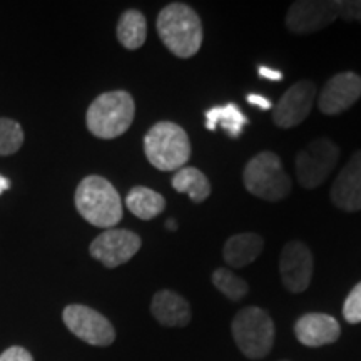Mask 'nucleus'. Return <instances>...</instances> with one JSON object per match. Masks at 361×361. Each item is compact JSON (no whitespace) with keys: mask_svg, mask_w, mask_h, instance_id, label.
Instances as JSON below:
<instances>
[{"mask_svg":"<svg viewBox=\"0 0 361 361\" xmlns=\"http://www.w3.org/2000/svg\"><path fill=\"white\" fill-rule=\"evenodd\" d=\"M157 34L176 57L189 59L200 52L202 24L192 7L183 2L166 6L157 16Z\"/></svg>","mask_w":361,"mask_h":361,"instance_id":"1","label":"nucleus"},{"mask_svg":"<svg viewBox=\"0 0 361 361\" xmlns=\"http://www.w3.org/2000/svg\"><path fill=\"white\" fill-rule=\"evenodd\" d=\"M75 207L92 226L112 229L123 219V201L119 192L101 176H87L75 191Z\"/></svg>","mask_w":361,"mask_h":361,"instance_id":"2","label":"nucleus"},{"mask_svg":"<svg viewBox=\"0 0 361 361\" xmlns=\"http://www.w3.org/2000/svg\"><path fill=\"white\" fill-rule=\"evenodd\" d=\"M135 116L134 99L126 90L104 92L89 106L85 123L90 134L99 139H116L133 124Z\"/></svg>","mask_w":361,"mask_h":361,"instance_id":"3","label":"nucleus"},{"mask_svg":"<svg viewBox=\"0 0 361 361\" xmlns=\"http://www.w3.org/2000/svg\"><path fill=\"white\" fill-rule=\"evenodd\" d=\"M147 161L159 171H179L191 157V141L180 126L162 121L149 129L144 139Z\"/></svg>","mask_w":361,"mask_h":361,"instance_id":"4","label":"nucleus"},{"mask_svg":"<svg viewBox=\"0 0 361 361\" xmlns=\"http://www.w3.org/2000/svg\"><path fill=\"white\" fill-rule=\"evenodd\" d=\"M245 188L264 201H281L291 192V179L284 173L281 159L271 151L256 154L243 173Z\"/></svg>","mask_w":361,"mask_h":361,"instance_id":"5","label":"nucleus"},{"mask_svg":"<svg viewBox=\"0 0 361 361\" xmlns=\"http://www.w3.org/2000/svg\"><path fill=\"white\" fill-rule=\"evenodd\" d=\"M231 331L239 351L250 360L264 358L274 345V323L268 311L247 306L234 316Z\"/></svg>","mask_w":361,"mask_h":361,"instance_id":"6","label":"nucleus"},{"mask_svg":"<svg viewBox=\"0 0 361 361\" xmlns=\"http://www.w3.org/2000/svg\"><path fill=\"white\" fill-rule=\"evenodd\" d=\"M338 159H340V147L335 142L326 137L314 139L296 156L298 183L306 189L318 188L335 169Z\"/></svg>","mask_w":361,"mask_h":361,"instance_id":"7","label":"nucleus"},{"mask_svg":"<svg viewBox=\"0 0 361 361\" xmlns=\"http://www.w3.org/2000/svg\"><path fill=\"white\" fill-rule=\"evenodd\" d=\"M67 329L92 346H111L116 340V329L106 316L84 305H69L62 313Z\"/></svg>","mask_w":361,"mask_h":361,"instance_id":"8","label":"nucleus"},{"mask_svg":"<svg viewBox=\"0 0 361 361\" xmlns=\"http://www.w3.org/2000/svg\"><path fill=\"white\" fill-rule=\"evenodd\" d=\"M141 238L133 231L107 229L94 239L90 245V255L106 268H117L134 258V255L141 250Z\"/></svg>","mask_w":361,"mask_h":361,"instance_id":"9","label":"nucleus"},{"mask_svg":"<svg viewBox=\"0 0 361 361\" xmlns=\"http://www.w3.org/2000/svg\"><path fill=\"white\" fill-rule=\"evenodd\" d=\"M316 94V85L311 80L293 84L281 99L273 106V121L278 128L291 129L301 124L310 116Z\"/></svg>","mask_w":361,"mask_h":361,"instance_id":"10","label":"nucleus"},{"mask_svg":"<svg viewBox=\"0 0 361 361\" xmlns=\"http://www.w3.org/2000/svg\"><path fill=\"white\" fill-rule=\"evenodd\" d=\"M279 274L288 291L303 293L308 290L313 276V255L301 241H290L283 247L279 258Z\"/></svg>","mask_w":361,"mask_h":361,"instance_id":"11","label":"nucleus"},{"mask_svg":"<svg viewBox=\"0 0 361 361\" xmlns=\"http://www.w3.org/2000/svg\"><path fill=\"white\" fill-rule=\"evenodd\" d=\"M338 19L336 2L329 0H300L286 13V27L295 34H313L331 25Z\"/></svg>","mask_w":361,"mask_h":361,"instance_id":"12","label":"nucleus"},{"mask_svg":"<svg viewBox=\"0 0 361 361\" xmlns=\"http://www.w3.org/2000/svg\"><path fill=\"white\" fill-rule=\"evenodd\" d=\"M361 97V78L355 72H340L324 85L318 99L323 114L336 116L348 111Z\"/></svg>","mask_w":361,"mask_h":361,"instance_id":"13","label":"nucleus"},{"mask_svg":"<svg viewBox=\"0 0 361 361\" xmlns=\"http://www.w3.org/2000/svg\"><path fill=\"white\" fill-rule=\"evenodd\" d=\"M333 204L346 213L361 209V151L355 152L331 186Z\"/></svg>","mask_w":361,"mask_h":361,"instance_id":"14","label":"nucleus"},{"mask_svg":"<svg viewBox=\"0 0 361 361\" xmlns=\"http://www.w3.org/2000/svg\"><path fill=\"white\" fill-rule=\"evenodd\" d=\"M295 335L301 345L310 348L331 345L341 335L340 323L324 313L303 314L295 324Z\"/></svg>","mask_w":361,"mask_h":361,"instance_id":"15","label":"nucleus"},{"mask_svg":"<svg viewBox=\"0 0 361 361\" xmlns=\"http://www.w3.org/2000/svg\"><path fill=\"white\" fill-rule=\"evenodd\" d=\"M151 313L162 326L183 328L191 323V306L186 298L171 290L156 293L151 301Z\"/></svg>","mask_w":361,"mask_h":361,"instance_id":"16","label":"nucleus"},{"mask_svg":"<svg viewBox=\"0 0 361 361\" xmlns=\"http://www.w3.org/2000/svg\"><path fill=\"white\" fill-rule=\"evenodd\" d=\"M264 241L256 233L234 234L226 241L223 250V258L231 268H245L252 261L258 259L263 252Z\"/></svg>","mask_w":361,"mask_h":361,"instance_id":"17","label":"nucleus"},{"mask_svg":"<svg viewBox=\"0 0 361 361\" xmlns=\"http://www.w3.org/2000/svg\"><path fill=\"white\" fill-rule=\"evenodd\" d=\"M204 117L207 129L216 130L221 128L231 139H238L247 124V117L233 102L226 104V106L211 107L204 112Z\"/></svg>","mask_w":361,"mask_h":361,"instance_id":"18","label":"nucleus"},{"mask_svg":"<svg viewBox=\"0 0 361 361\" xmlns=\"http://www.w3.org/2000/svg\"><path fill=\"white\" fill-rule=\"evenodd\" d=\"M147 37V22L142 12L129 8L121 16L117 24V40L128 51H137L141 49Z\"/></svg>","mask_w":361,"mask_h":361,"instance_id":"19","label":"nucleus"},{"mask_svg":"<svg viewBox=\"0 0 361 361\" xmlns=\"http://www.w3.org/2000/svg\"><path fill=\"white\" fill-rule=\"evenodd\" d=\"M126 206L135 218L149 221L154 219L164 211L166 200L162 194L152 191V189L137 186L129 191L128 197H126Z\"/></svg>","mask_w":361,"mask_h":361,"instance_id":"20","label":"nucleus"},{"mask_svg":"<svg viewBox=\"0 0 361 361\" xmlns=\"http://www.w3.org/2000/svg\"><path fill=\"white\" fill-rule=\"evenodd\" d=\"M173 188L178 192L188 194L189 200L196 204L204 202L211 194V184L209 179L206 178L204 173H201L197 168H189L184 166L179 171H176L173 178Z\"/></svg>","mask_w":361,"mask_h":361,"instance_id":"21","label":"nucleus"},{"mask_svg":"<svg viewBox=\"0 0 361 361\" xmlns=\"http://www.w3.org/2000/svg\"><path fill=\"white\" fill-rule=\"evenodd\" d=\"M213 284L231 301L243 300L250 291L247 283L233 273L231 269L218 268L213 273Z\"/></svg>","mask_w":361,"mask_h":361,"instance_id":"22","label":"nucleus"},{"mask_svg":"<svg viewBox=\"0 0 361 361\" xmlns=\"http://www.w3.org/2000/svg\"><path fill=\"white\" fill-rule=\"evenodd\" d=\"M24 144V130L13 119L0 117V156L17 152Z\"/></svg>","mask_w":361,"mask_h":361,"instance_id":"23","label":"nucleus"},{"mask_svg":"<svg viewBox=\"0 0 361 361\" xmlns=\"http://www.w3.org/2000/svg\"><path fill=\"white\" fill-rule=\"evenodd\" d=\"M343 316L351 324L361 323V281L351 290L343 305Z\"/></svg>","mask_w":361,"mask_h":361,"instance_id":"24","label":"nucleus"},{"mask_svg":"<svg viewBox=\"0 0 361 361\" xmlns=\"http://www.w3.org/2000/svg\"><path fill=\"white\" fill-rule=\"evenodd\" d=\"M338 17L346 22H361V0H340L336 2Z\"/></svg>","mask_w":361,"mask_h":361,"instance_id":"25","label":"nucleus"},{"mask_svg":"<svg viewBox=\"0 0 361 361\" xmlns=\"http://www.w3.org/2000/svg\"><path fill=\"white\" fill-rule=\"evenodd\" d=\"M0 361H34L32 355L22 346H11L0 355Z\"/></svg>","mask_w":361,"mask_h":361,"instance_id":"26","label":"nucleus"},{"mask_svg":"<svg viewBox=\"0 0 361 361\" xmlns=\"http://www.w3.org/2000/svg\"><path fill=\"white\" fill-rule=\"evenodd\" d=\"M246 99H247V102L251 104V106L259 107V109H263V111L273 109V102H271L269 99L259 96V94H250V96H247Z\"/></svg>","mask_w":361,"mask_h":361,"instance_id":"27","label":"nucleus"},{"mask_svg":"<svg viewBox=\"0 0 361 361\" xmlns=\"http://www.w3.org/2000/svg\"><path fill=\"white\" fill-rule=\"evenodd\" d=\"M258 74H259L263 79L274 80V82H278V80L283 79L281 72L274 71V69H269V67H266V66H259V67H258Z\"/></svg>","mask_w":361,"mask_h":361,"instance_id":"28","label":"nucleus"},{"mask_svg":"<svg viewBox=\"0 0 361 361\" xmlns=\"http://www.w3.org/2000/svg\"><path fill=\"white\" fill-rule=\"evenodd\" d=\"M11 188V183H8L7 178H4V176H0V194L4 191H7V189Z\"/></svg>","mask_w":361,"mask_h":361,"instance_id":"29","label":"nucleus"},{"mask_svg":"<svg viewBox=\"0 0 361 361\" xmlns=\"http://www.w3.org/2000/svg\"><path fill=\"white\" fill-rule=\"evenodd\" d=\"M166 228L171 229V231H178V223H176V219L166 221Z\"/></svg>","mask_w":361,"mask_h":361,"instance_id":"30","label":"nucleus"},{"mask_svg":"<svg viewBox=\"0 0 361 361\" xmlns=\"http://www.w3.org/2000/svg\"><path fill=\"white\" fill-rule=\"evenodd\" d=\"M283 361H288V360H283Z\"/></svg>","mask_w":361,"mask_h":361,"instance_id":"31","label":"nucleus"}]
</instances>
